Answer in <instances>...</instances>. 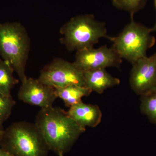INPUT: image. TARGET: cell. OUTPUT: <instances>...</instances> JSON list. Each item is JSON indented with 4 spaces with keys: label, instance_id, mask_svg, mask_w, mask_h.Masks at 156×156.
<instances>
[{
    "label": "cell",
    "instance_id": "3957f363",
    "mask_svg": "<svg viewBox=\"0 0 156 156\" xmlns=\"http://www.w3.org/2000/svg\"><path fill=\"white\" fill-rule=\"evenodd\" d=\"M60 40L69 51L77 52L93 48L101 38L112 42L114 37L109 36L105 23L95 19L91 14L73 17L60 29Z\"/></svg>",
    "mask_w": 156,
    "mask_h": 156
},
{
    "label": "cell",
    "instance_id": "ac0fdd59",
    "mask_svg": "<svg viewBox=\"0 0 156 156\" xmlns=\"http://www.w3.org/2000/svg\"><path fill=\"white\" fill-rule=\"evenodd\" d=\"M5 129H4V126H3V123L0 122V142L1 140L3 134H4V131Z\"/></svg>",
    "mask_w": 156,
    "mask_h": 156
},
{
    "label": "cell",
    "instance_id": "4fadbf2b",
    "mask_svg": "<svg viewBox=\"0 0 156 156\" xmlns=\"http://www.w3.org/2000/svg\"><path fill=\"white\" fill-rule=\"evenodd\" d=\"M14 70L8 62L0 59V93L11 95L13 87L19 83V80L13 75Z\"/></svg>",
    "mask_w": 156,
    "mask_h": 156
},
{
    "label": "cell",
    "instance_id": "52a82bcc",
    "mask_svg": "<svg viewBox=\"0 0 156 156\" xmlns=\"http://www.w3.org/2000/svg\"><path fill=\"white\" fill-rule=\"evenodd\" d=\"M122 62V59L112 47L105 45L97 49L93 48L77 51L73 63L84 72L110 67L119 68Z\"/></svg>",
    "mask_w": 156,
    "mask_h": 156
},
{
    "label": "cell",
    "instance_id": "9c48e42d",
    "mask_svg": "<svg viewBox=\"0 0 156 156\" xmlns=\"http://www.w3.org/2000/svg\"><path fill=\"white\" fill-rule=\"evenodd\" d=\"M20 100L30 105L47 108L53 106L56 98V89L43 84L38 80L27 78L22 82L17 94Z\"/></svg>",
    "mask_w": 156,
    "mask_h": 156
},
{
    "label": "cell",
    "instance_id": "7a4b0ae2",
    "mask_svg": "<svg viewBox=\"0 0 156 156\" xmlns=\"http://www.w3.org/2000/svg\"><path fill=\"white\" fill-rule=\"evenodd\" d=\"M0 147L12 156H48V144L35 124L15 122L4 131Z\"/></svg>",
    "mask_w": 156,
    "mask_h": 156
},
{
    "label": "cell",
    "instance_id": "5b68a950",
    "mask_svg": "<svg viewBox=\"0 0 156 156\" xmlns=\"http://www.w3.org/2000/svg\"><path fill=\"white\" fill-rule=\"evenodd\" d=\"M131 16V22L113 41V48L122 59L131 64L147 56L148 49L156 43L151 29L134 21Z\"/></svg>",
    "mask_w": 156,
    "mask_h": 156
},
{
    "label": "cell",
    "instance_id": "e0dca14e",
    "mask_svg": "<svg viewBox=\"0 0 156 156\" xmlns=\"http://www.w3.org/2000/svg\"><path fill=\"white\" fill-rule=\"evenodd\" d=\"M0 156H12L11 154L0 147Z\"/></svg>",
    "mask_w": 156,
    "mask_h": 156
},
{
    "label": "cell",
    "instance_id": "7c38bea8",
    "mask_svg": "<svg viewBox=\"0 0 156 156\" xmlns=\"http://www.w3.org/2000/svg\"><path fill=\"white\" fill-rule=\"evenodd\" d=\"M55 89L57 97L63 100L65 106L69 108L81 101L82 98L89 96L92 92L87 87L76 85Z\"/></svg>",
    "mask_w": 156,
    "mask_h": 156
},
{
    "label": "cell",
    "instance_id": "277c9868",
    "mask_svg": "<svg viewBox=\"0 0 156 156\" xmlns=\"http://www.w3.org/2000/svg\"><path fill=\"white\" fill-rule=\"evenodd\" d=\"M30 48L28 34L21 23H0V56L11 65L21 83L27 78L25 67Z\"/></svg>",
    "mask_w": 156,
    "mask_h": 156
},
{
    "label": "cell",
    "instance_id": "8992f818",
    "mask_svg": "<svg viewBox=\"0 0 156 156\" xmlns=\"http://www.w3.org/2000/svg\"><path fill=\"white\" fill-rule=\"evenodd\" d=\"M38 80L43 84L55 89L72 85L86 87L84 72L73 62L56 58L45 66Z\"/></svg>",
    "mask_w": 156,
    "mask_h": 156
},
{
    "label": "cell",
    "instance_id": "8fae6325",
    "mask_svg": "<svg viewBox=\"0 0 156 156\" xmlns=\"http://www.w3.org/2000/svg\"><path fill=\"white\" fill-rule=\"evenodd\" d=\"M85 86L98 94H102L106 89L119 85L120 80L106 71L98 69L84 72Z\"/></svg>",
    "mask_w": 156,
    "mask_h": 156
},
{
    "label": "cell",
    "instance_id": "d6986e66",
    "mask_svg": "<svg viewBox=\"0 0 156 156\" xmlns=\"http://www.w3.org/2000/svg\"><path fill=\"white\" fill-rule=\"evenodd\" d=\"M154 4L156 12V0H154ZM151 30L152 32H155L156 31V19L155 23L154 25L151 28Z\"/></svg>",
    "mask_w": 156,
    "mask_h": 156
},
{
    "label": "cell",
    "instance_id": "ba28073f",
    "mask_svg": "<svg viewBox=\"0 0 156 156\" xmlns=\"http://www.w3.org/2000/svg\"><path fill=\"white\" fill-rule=\"evenodd\" d=\"M129 83L132 90L140 96L156 89V53L132 64Z\"/></svg>",
    "mask_w": 156,
    "mask_h": 156
},
{
    "label": "cell",
    "instance_id": "5bb4252c",
    "mask_svg": "<svg viewBox=\"0 0 156 156\" xmlns=\"http://www.w3.org/2000/svg\"><path fill=\"white\" fill-rule=\"evenodd\" d=\"M140 96L141 112L156 126V89Z\"/></svg>",
    "mask_w": 156,
    "mask_h": 156
},
{
    "label": "cell",
    "instance_id": "6da1fadb",
    "mask_svg": "<svg viewBox=\"0 0 156 156\" xmlns=\"http://www.w3.org/2000/svg\"><path fill=\"white\" fill-rule=\"evenodd\" d=\"M36 126L50 150L58 156L70 150L86 128L78 125L67 112L53 106L41 109L36 118Z\"/></svg>",
    "mask_w": 156,
    "mask_h": 156
},
{
    "label": "cell",
    "instance_id": "ffe728a7",
    "mask_svg": "<svg viewBox=\"0 0 156 156\" xmlns=\"http://www.w3.org/2000/svg\"><path fill=\"white\" fill-rule=\"evenodd\" d=\"M63 155H64L61 154L60 155H59L58 156H63Z\"/></svg>",
    "mask_w": 156,
    "mask_h": 156
},
{
    "label": "cell",
    "instance_id": "30bf717a",
    "mask_svg": "<svg viewBox=\"0 0 156 156\" xmlns=\"http://www.w3.org/2000/svg\"><path fill=\"white\" fill-rule=\"evenodd\" d=\"M71 118L83 128H95L101 122L102 112L98 105L84 103L82 101L69 108Z\"/></svg>",
    "mask_w": 156,
    "mask_h": 156
},
{
    "label": "cell",
    "instance_id": "9a60e30c",
    "mask_svg": "<svg viewBox=\"0 0 156 156\" xmlns=\"http://www.w3.org/2000/svg\"><path fill=\"white\" fill-rule=\"evenodd\" d=\"M148 0H112L117 9L128 11L131 16L143 9Z\"/></svg>",
    "mask_w": 156,
    "mask_h": 156
},
{
    "label": "cell",
    "instance_id": "2e32d148",
    "mask_svg": "<svg viewBox=\"0 0 156 156\" xmlns=\"http://www.w3.org/2000/svg\"><path fill=\"white\" fill-rule=\"evenodd\" d=\"M15 104L11 95L7 96L0 93V122L3 124L9 119Z\"/></svg>",
    "mask_w": 156,
    "mask_h": 156
}]
</instances>
